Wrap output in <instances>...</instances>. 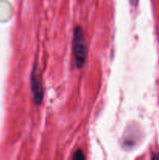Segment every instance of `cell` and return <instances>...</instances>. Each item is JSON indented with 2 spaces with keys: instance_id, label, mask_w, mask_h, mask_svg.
I'll return each mask as SVG.
<instances>
[{
  "instance_id": "obj_2",
  "label": "cell",
  "mask_w": 159,
  "mask_h": 160,
  "mask_svg": "<svg viewBox=\"0 0 159 160\" xmlns=\"http://www.w3.org/2000/svg\"><path fill=\"white\" fill-rule=\"evenodd\" d=\"M31 84L34 102L36 105L39 106L43 101L44 89L42 84V80L38 73L37 65L34 66L31 75Z\"/></svg>"
},
{
  "instance_id": "obj_3",
  "label": "cell",
  "mask_w": 159,
  "mask_h": 160,
  "mask_svg": "<svg viewBox=\"0 0 159 160\" xmlns=\"http://www.w3.org/2000/svg\"><path fill=\"white\" fill-rule=\"evenodd\" d=\"M73 159H85V156L83 153L82 150L81 149H78L77 151H76L73 154Z\"/></svg>"
},
{
  "instance_id": "obj_4",
  "label": "cell",
  "mask_w": 159,
  "mask_h": 160,
  "mask_svg": "<svg viewBox=\"0 0 159 160\" xmlns=\"http://www.w3.org/2000/svg\"><path fill=\"white\" fill-rule=\"evenodd\" d=\"M152 159H159V156H157V155H154V156H152Z\"/></svg>"
},
{
  "instance_id": "obj_5",
  "label": "cell",
  "mask_w": 159,
  "mask_h": 160,
  "mask_svg": "<svg viewBox=\"0 0 159 160\" xmlns=\"http://www.w3.org/2000/svg\"><path fill=\"white\" fill-rule=\"evenodd\" d=\"M131 1H132V0H131Z\"/></svg>"
},
{
  "instance_id": "obj_1",
  "label": "cell",
  "mask_w": 159,
  "mask_h": 160,
  "mask_svg": "<svg viewBox=\"0 0 159 160\" xmlns=\"http://www.w3.org/2000/svg\"><path fill=\"white\" fill-rule=\"evenodd\" d=\"M73 51L76 68L81 69L87 59V46L84 32L80 26L76 27L73 31Z\"/></svg>"
}]
</instances>
